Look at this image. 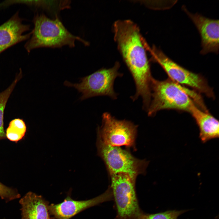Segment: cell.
Wrapping results in <instances>:
<instances>
[{
	"instance_id": "2e32d148",
	"label": "cell",
	"mask_w": 219,
	"mask_h": 219,
	"mask_svg": "<svg viewBox=\"0 0 219 219\" xmlns=\"http://www.w3.org/2000/svg\"><path fill=\"white\" fill-rule=\"evenodd\" d=\"M188 210H170L154 214H144L141 212L136 219H177L179 216Z\"/></svg>"
},
{
	"instance_id": "4fadbf2b",
	"label": "cell",
	"mask_w": 219,
	"mask_h": 219,
	"mask_svg": "<svg viewBox=\"0 0 219 219\" xmlns=\"http://www.w3.org/2000/svg\"><path fill=\"white\" fill-rule=\"evenodd\" d=\"M195 120L199 130V138L204 143L219 136L218 120L209 111L200 109L195 104L193 105L189 112Z\"/></svg>"
},
{
	"instance_id": "8992f818",
	"label": "cell",
	"mask_w": 219,
	"mask_h": 219,
	"mask_svg": "<svg viewBox=\"0 0 219 219\" xmlns=\"http://www.w3.org/2000/svg\"><path fill=\"white\" fill-rule=\"evenodd\" d=\"M120 64L116 62L109 68H102L91 75L80 78L78 83H72L66 81L64 84L73 87L82 93L81 100L96 96H107L113 100L117 99L118 94L114 89L116 79L121 77L123 74L118 70Z\"/></svg>"
},
{
	"instance_id": "7a4b0ae2",
	"label": "cell",
	"mask_w": 219,
	"mask_h": 219,
	"mask_svg": "<svg viewBox=\"0 0 219 219\" xmlns=\"http://www.w3.org/2000/svg\"><path fill=\"white\" fill-rule=\"evenodd\" d=\"M150 88L151 101L147 112L149 116H153L158 111L165 109L189 112L195 103H199L203 100L200 93L169 78L159 81L152 77Z\"/></svg>"
},
{
	"instance_id": "e0dca14e",
	"label": "cell",
	"mask_w": 219,
	"mask_h": 219,
	"mask_svg": "<svg viewBox=\"0 0 219 219\" xmlns=\"http://www.w3.org/2000/svg\"><path fill=\"white\" fill-rule=\"evenodd\" d=\"M20 197L17 190L8 187L0 182V197L2 199L8 202Z\"/></svg>"
},
{
	"instance_id": "5b68a950",
	"label": "cell",
	"mask_w": 219,
	"mask_h": 219,
	"mask_svg": "<svg viewBox=\"0 0 219 219\" xmlns=\"http://www.w3.org/2000/svg\"><path fill=\"white\" fill-rule=\"evenodd\" d=\"M144 45L146 50L151 54L153 61L160 64L169 79L181 85L191 88L209 98L214 99L213 89L201 75L191 72L180 65L155 46L151 47L146 42Z\"/></svg>"
},
{
	"instance_id": "9c48e42d",
	"label": "cell",
	"mask_w": 219,
	"mask_h": 219,
	"mask_svg": "<svg viewBox=\"0 0 219 219\" xmlns=\"http://www.w3.org/2000/svg\"><path fill=\"white\" fill-rule=\"evenodd\" d=\"M110 187L104 193L89 200H76L68 195L62 202L49 205V210L52 219H70L83 210L113 198Z\"/></svg>"
},
{
	"instance_id": "30bf717a",
	"label": "cell",
	"mask_w": 219,
	"mask_h": 219,
	"mask_svg": "<svg viewBox=\"0 0 219 219\" xmlns=\"http://www.w3.org/2000/svg\"><path fill=\"white\" fill-rule=\"evenodd\" d=\"M182 8L196 26L201 38L200 53H217L219 47L218 19H210L196 13L189 12L185 6Z\"/></svg>"
},
{
	"instance_id": "5bb4252c",
	"label": "cell",
	"mask_w": 219,
	"mask_h": 219,
	"mask_svg": "<svg viewBox=\"0 0 219 219\" xmlns=\"http://www.w3.org/2000/svg\"><path fill=\"white\" fill-rule=\"evenodd\" d=\"M22 76V70L16 76L11 84L5 90L0 93V139L5 137L4 129V114L5 106L8 99L16 84Z\"/></svg>"
},
{
	"instance_id": "6da1fadb",
	"label": "cell",
	"mask_w": 219,
	"mask_h": 219,
	"mask_svg": "<svg viewBox=\"0 0 219 219\" xmlns=\"http://www.w3.org/2000/svg\"><path fill=\"white\" fill-rule=\"evenodd\" d=\"M113 30L114 40L135 83V92L130 98L134 101L140 97L142 104L147 105L151 99L152 77L139 28L130 20H119L114 22Z\"/></svg>"
},
{
	"instance_id": "8fae6325",
	"label": "cell",
	"mask_w": 219,
	"mask_h": 219,
	"mask_svg": "<svg viewBox=\"0 0 219 219\" xmlns=\"http://www.w3.org/2000/svg\"><path fill=\"white\" fill-rule=\"evenodd\" d=\"M16 12L9 19L0 26V54L20 42L30 38L32 32L29 30L30 26L24 24Z\"/></svg>"
},
{
	"instance_id": "7c38bea8",
	"label": "cell",
	"mask_w": 219,
	"mask_h": 219,
	"mask_svg": "<svg viewBox=\"0 0 219 219\" xmlns=\"http://www.w3.org/2000/svg\"><path fill=\"white\" fill-rule=\"evenodd\" d=\"M21 219H52L49 210V202L41 195L29 192L19 201Z\"/></svg>"
},
{
	"instance_id": "ba28073f",
	"label": "cell",
	"mask_w": 219,
	"mask_h": 219,
	"mask_svg": "<svg viewBox=\"0 0 219 219\" xmlns=\"http://www.w3.org/2000/svg\"><path fill=\"white\" fill-rule=\"evenodd\" d=\"M109 176L110 188L116 206L117 219H136L141 212L135 191L136 179L124 173Z\"/></svg>"
},
{
	"instance_id": "9a60e30c",
	"label": "cell",
	"mask_w": 219,
	"mask_h": 219,
	"mask_svg": "<svg viewBox=\"0 0 219 219\" xmlns=\"http://www.w3.org/2000/svg\"><path fill=\"white\" fill-rule=\"evenodd\" d=\"M26 130L24 121L19 118L15 119L10 122L6 130V136L10 141L17 142L24 136Z\"/></svg>"
},
{
	"instance_id": "277c9868",
	"label": "cell",
	"mask_w": 219,
	"mask_h": 219,
	"mask_svg": "<svg viewBox=\"0 0 219 219\" xmlns=\"http://www.w3.org/2000/svg\"><path fill=\"white\" fill-rule=\"evenodd\" d=\"M97 154L103 161L109 175L119 173L128 174L136 179L144 174L149 162L134 156L128 149L104 143L97 136Z\"/></svg>"
},
{
	"instance_id": "52a82bcc",
	"label": "cell",
	"mask_w": 219,
	"mask_h": 219,
	"mask_svg": "<svg viewBox=\"0 0 219 219\" xmlns=\"http://www.w3.org/2000/svg\"><path fill=\"white\" fill-rule=\"evenodd\" d=\"M102 117L101 125L97 129V136L104 143L136 149L137 125L128 120H119L108 112L104 113Z\"/></svg>"
},
{
	"instance_id": "3957f363",
	"label": "cell",
	"mask_w": 219,
	"mask_h": 219,
	"mask_svg": "<svg viewBox=\"0 0 219 219\" xmlns=\"http://www.w3.org/2000/svg\"><path fill=\"white\" fill-rule=\"evenodd\" d=\"M33 22L34 28L31 38L25 45L28 52L40 47L59 48L65 46H75L78 40L85 46L88 42L71 33L65 27L57 16L50 19L42 14H36Z\"/></svg>"
}]
</instances>
